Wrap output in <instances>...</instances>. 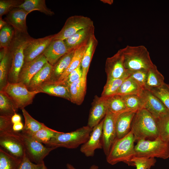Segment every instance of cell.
<instances>
[{
    "label": "cell",
    "mask_w": 169,
    "mask_h": 169,
    "mask_svg": "<svg viewBox=\"0 0 169 169\" xmlns=\"http://www.w3.org/2000/svg\"><path fill=\"white\" fill-rule=\"evenodd\" d=\"M28 33L15 30L14 35L9 48L10 55V65L8 82H18L19 75L24 63V50L33 38Z\"/></svg>",
    "instance_id": "6da1fadb"
},
{
    "label": "cell",
    "mask_w": 169,
    "mask_h": 169,
    "mask_svg": "<svg viewBox=\"0 0 169 169\" xmlns=\"http://www.w3.org/2000/svg\"><path fill=\"white\" fill-rule=\"evenodd\" d=\"M131 131L136 142L146 139L153 140L159 136L156 119L144 108L139 109L136 113Z\"/></svg>",
    "instance_id": "7a4b0ae2"
},
{
    "label": "cell",
    "mask_w": 169,
    "mask_h": 169,
    "mask_svg": "<svg viewBox=\"0 0 169 169\" xmlns=\"http://www.w3.org/2000/svg\"><path fill=\"white\" fill-rule=\"evenodd\" d=\"M135 142L131 131L123 137L116 139L106 156L107 162L114 165L122 162L129 166H134L132 161L135 157Z\"/></svg>",
    "instance_id": "3957f363"
},
{
    "label": "cell",
    "mask_w": 169,
    "mask_h": 169,
    "mask_svg": "<svg viewBox=\"0 0 169 169\" xmlns=\"http://www.w3.org/2000/svg\"><path fill=\"white\" fill-rule=\"evenodd\" d=\"M120 50L125 67L128 71L148 70L154 64L151 59L147 49L143 45H128Z\"/></svg>",
    "instance_id": "277c9868"
},
{
    "label": "cell",
    "mask_w": 169,
    "mask_h": 169,
    "mask_svg": "<svg viewBox=\"0 0 169 169\" xmlns=\"http://www.w3.org/2000/svg\"><path fill=\"white\" fill-rule=\"evenodd\" d=\"M93 130L88 125L68 133L59 132L44 144L47 147L74 149L86 142Z\"/></svg>",
    "instance_id": "5b68a950"
},
{
    "label": "cell",
    "mask_w": 169,
    "mask_h": 169,
    "mask_svg": "<svg viewBox=\"0 0 169 169\" xmlns=\"http://www.w3.org/2000/svg\"><path fill=\"white\" fill-rule=\"evenodd\" d=\"M137 142L135 146L136 157L164 159L169 157V142L163 140L159 136L152 140H143Z\"/></svg>",
    "instance_id": "8992f818"
},
{
    "label": "cell",
    "mask_w": 169,
    "mask_h": 169,
    "mask_svg": "<svg viewBox=\"0 0 169 169\" xmlns=\"http://www.w3.org/2000/svg\"><path fill=\"white\" fill-rule=\"evenodd\" d=\"M1 90L12 100L18 109L21 110L31 104L35 96L39 93L36 91H29L27 86L21 82H8Z\"/></svg>",
    "instance_id": "52a82bcc"
},
{
    "label": "cell",
    "mask_w": 169,
    "mask_h": 169,
    "mask_svg": "<svg viewBox=\"0 0 169 169\" xmlns=\"http://www.w3.org/2000/svg\"><path fill=\"white\" fill-rule=\"evenodd\" d=\"M0 147L13 156L22 159L25 150L21 133L13 130L0 133Z\"/></svg>",
    "instance_id": "ba28073f"
},
{
    "label": "cell",
    "mask_w": 169,
    "mask_h": 169,
    "mask_svg": "<svg viewBox=\"0 0 169 169\" xmlns=\"http://www.w3.org/2000/svg\"><path fill=\"white\" fill-rule=\"evenodd\" d=\"M93 25V22L89 17L81 15L70 16L66 20L61 30L54 34L53 39L64 40L79 30Z\"/></svg>",
    "instance_id": "9c48e42d"
},
{
    "label": "cell",
    "mask_w": 169,
    "mask_h": 169,
    "mask_svg": "<svg viewBox=\"0 0 169 169\" xmlns=\"http://www.w3.org/2000/svg\"><path fill=\"white\" fill-rule=\"evenodd\" d=\"M22 134L25 147V154L31 161L36 164L44 163L43 160L45 157L50 151L56 149L55 147L45 146L31 136Z\"/></svg>",
    "instance_id": "30bf717a"
},
{
    "label": "cell",
    "mask_w": 169,
    "mask_h": 169,
    "mask_svg": "<svg viewBox=\"0 0 169 169\" xmlns=\"http://www.w3.org/2000/svg\"><path fill=\"white\" fill-rule=\"evenodd\" d=\"M117 114L108 110L103 119L102 134L103 149L106 156L109 154L117 138L116 120Z\"/></svg>",
    "instance_id": "8fae6325"
},
{
    "label": "cell",
    "mask_w": 169,
    "mask_h": 169,
    "mask_svg": "<svg viewBox=\"0 0 169 169\" xmlns=\"http://www.w3.org/2000/svg\"><path fill=\"white\" fill-rule=\"evenodd\" d=\"M105 71L107 79L121 78L129 76L128 71L125 67L121 51L119 50L106 61Z\"/></svg>",
    "instance_id": "7c38bea8"
},
{
    "label": "cell",
    "mask_w": 169,
    "mask_h": 169,
    "mask_svg": "<svg viewBox=\"0 0 169 169\" xmlns=\"http://www.w3.org/2000/svg\"><path fill=\"white\" fill-rule=\"evenodd\" d=\"M140 95L143 101V107L155 118L169 112L161 101L151 91L144 90Z\"/></svg>",
    "instance_id": "4fadbf2b"
},
{
    "label": "cell",
    "mask_w": 169,
    "mask_h": 169,
    "mask_svg": "<svg viewBox=\"0 0 169 169\" xmlns=\"http://www.w3.org/2000/svg\"><path fill=\"white\" fill-rule=\"evenodd\" d=\"M103 122V119L93 128L89 139L81 146L80 151L87 157L93 156L96 150L103 148L102 134Z\"/></svg>",
    "instance_id": "5bb4252c"
},
{
    "label": "cell",
    "mask_w": 169,
    "mask_h": 169,
    "mask_svg": "<svg viewBox=\"0 0 169 169\" xmlns=\"http://www.w3.org/2000/svg\"><path fill=\"white\" fill-rule=\"evenodd\" d=\"M54 37V34L38 39L33 38L24 49V62L33 60L42 54Z\"/></svg>",
    "instance_id": "9a60e30c"
},
{
    "label": "cell",
    "mask_w": 169,
    "mask_h": 169,
    "mask_svg": "<svg viewBox=\"0 0 169 169\" xmlns=\"http://www.w3.org/2000/svg\"><path fill=\"white\" fill-rule=\"evenodd\" d=\"M48 62L42 54L33 60L25 62L20 71L18 82H21L27 87L34 75Z\"/></svg>",
    "instance_id": "2e32d148"
},
{
    "label": "cell",
    "mask_w": 169,
    "mask_h": 169,
    "mask_svg": "<svg viewBox=\"0 0 169 169\" xmlns=\"http://www.w3.org/2000/svg\"><path fill=\"white\" fill-rule=\"evenodd\" d=\"M108 110L107 97H95L90 111L87 125L93 128L98 125L105 117Z\"/></svg>",
    "instance_id": "e0dca14e"
},
{
    "label": "cell",
    "mask_w": 169,
    "mask_h": 169,
    "mask_svg": "<svg viewBox=\"0 0 169 169\" xmlns=\"http://www.w3.org/2000/svg\"><path fill=\"white\" fill-rule=\"evenodd\" d=\"M71 51L68 47L64 40L53 39L42 54L48 62L53 65L62 56Z\"/></svg>",
    "instance_id": "ac0fdd59"
},
{
    "label": "cell",
    "mask_w": 169,
    "mask_h": 169,
    "mask_svg": "<svg viewBox=\"0 0 169 169\" xmlns=\"http://www.w3.org/2000/svg\"><path fill=\"white\" fill-rule=\"evenodd\" d=\"M94 25L82 29L71 37L64 40L71 50H75L82 46L89 44L91 37L94 35Z\"/></svg>",
    "instance_id": "d6986e66"
},
{
    "label": "cell",
    "mask_w": 169,
    "mask_h": 169,
    "mask_svg": "<svg viewBox=\"0 0 169 169\" xmlns=\"http://www.w3.org/2000/svg\"><path fill=\"white\" fill-rule=\"evenodd\" d=\"M29 13L23 9L16 8L13 9L6 15L5 21L12 26L15 30L19 32L28 33L26 19Z\"/></svg>",
    "instance_id": "ffe728a7"
},
{
    "label": "cell",
    "mask_w": 169,
    "mask_h": 169,
    "mask_svg": "<svg viewBox=\"0 0 169 169\" xmlns=\"http://www.w3.org/2000/svg\"><path fill=\"white\" fill-rule=\"evenodd\" d=\"M137 111L127 110L117 114L116 120V139L123 137L131 131V123Z\"/></svg>",
    "instance_id": "44dd1931"
},
{
    "label": "cell",
    "mask_w": 169,
    "mask_h": 169,
    "mask_svg": "<svg viewBox=\"0 0 169 169\" xmlns=\"http://www.w3.org/2000/svg\"><path fill=\"white\" fill-rule=\"evenodd\" d=\"M35 91L63 98L70 101L69 87L58 84L55 82H46L38 88Z\"/></svg>",
    "instance_id": "7402d4cb"
},
{
    "label": "cell",
    "mask_w": 169,
    "mask_h": 169,
    "mask_svg": "<svg viewBox=\"0 0 169 169\" xmlns=\"http://www.w3.org/2000/svg\"><path fill=\"white\" fill-rule=\"evenodd\" d=\"M75 50L64 55L53 65L49 81L56 82L58 80L68 67L74 54Z\"/></svg>",
    "instance_id": "603a6c76"
},
{
    "label": "cell",
    "mask_w": 169,
    "mask_h": 169,
    "mask_svg": "<svg viewBox=\"0 0 169 169\" xmlns=\"http://www.w3.org/2000/svg\"><path fill=\"white\" fill-rule=\"evenodd\" d=\"M53 65L47 62L31 79L27 88L30 91L36 89L45 82L49 80Z\"/></svg>",
    "instance_id": "cb8c5ba5"
},
{
    "label": "cell",
    "mask_w": 169,
    "mask_h": 169,
    "mask_svg": "<svg viewBox=\"0 0 169 169\" xmlns=\"http://www.w3.org/2000/svg\"><path fill=\"white\" fill-rule=\"evenodd\" d=\"M70 95V101L77 105L82 103L86 89V82L82 77L71 84L69 87Z\"/></svg>",
    "instance_id": "d4e9b609"
},
{
    "label": "cell",
    "mask_w": 169,
    "mask_h": 169,
    "mask_svg": "<svg viewBox=\"0 0 169 169\" xmlns=\"http://www.w3.org/2000/svg\"><path fill=\"white\" fill-rule=\"evenodd\" d=\"M98 43V40L94 34L90 40L81 61V65L82 73V78L86 82L90 64Z\"/></svg>",
    "instance_id": "484cf974"
},
{
    "label": "cell",
    "mask_w": 169,
    "mask_h": 169,
    "mask_svg": "<svg viewBox=\"0 0 169 169\" xmlns=\"http://www.w3.org/2000/svg\"><path fill=\"white\" fill-rule=\"evenodd\" d=\"M164 77L158 70L156 66L154 65L148 70L144 90L151 91L161 86L165 83Z\"/></svg>",
    "instance_id": "4316f807"
},
{
    "label": "cell",
    "mask_w": 169,
    "mask_h": 169,
    "mask_svg": "<svg viewBox=\"0 0 169 169\" xmlns=\"http://www.w3.org/2000/svg\"><path fill=\"white\" fill-rule=\"evenodd\" d=\"M27 12L38 11L49 16H52L54 13L46 6L45 0H24V3L18 6Z\"/></svg>",
    "instance_id": "83f0119b"
},
{
    "label": "cell",
    "mask_w": 169,
    "mask_h": 169,
    "mask_svg": "<svg viewBox=\"0 0 169 169\" xmlns=\"http://www.w3.org/2000/svg\"><path fill=\"white\" fill-rule=\"evenodd\" d=\"M144 90L135 80L129 76L121 84L116 95L120 96L140 95Z\"/></svg>",
    "instance_id": "f1b7e54d"
},
{
    "label": "cell",
    "mask_w": 169,
    "mask_h": 169,
    "mask_svg": "<svg viewBox=\"0 0 169 169\" xmlns=\"http://www.w3.org/2000/svg\"><path fill=\"white\" fill-rule=\"evenodd\" d=\"M21 110L25 121L22 133L31 136L43 127L44 125V123H41L34 119L24 108Z\"/></svg>",
    "instance_id": "f546056e"
},
{
    "label": "cell",
    "mask_w": 169,
    "mask_h": 169,
    "mask_svg": "<svg viewBox=\"0 0 169 169\" xmlns=\"http://www.w3.org/2000/svg\"><path fill=\"white\" fill-rule=\"evenodd\" d=\"M18 110L12 100L5 92L0 91V115L12 117Z\"/></svg>",
    "instance_id": "4dcf8cb0"
},
{
    "label": "cell",
    "mask_w": 169,
    "mask_h": 169,
    "mask_svg": "<svg viewBox=\"0 0 169 169\" xmlns=\"http://www.w3.org/2000/svg\"><path fill=\"white\" fill-rule=\"evenodd\" d=\"M88 44L80 46L75 50L74 54L68 67L57 81L63 79L79 66Z\"/></svg>",
    "instance_id": "1f68e13d"
},
{
    "label": "cell",
    "mask_w": 169,
    "mask_h": 169,
    "mask_svg": "<svg viewBox=\"0 0 169 169\" xmlns=\"http://www.w3.org/2000/svg\"><path fill=\"white\" fill-rule=\"evenodd\" d=\"M0 61V91L5 87L8 82L10 65V55L8 48H7L4 57Z\"/></svg>",
    "instance_id": "d6a6232c"
},
{
    "label": "cell",
    "mask_w": 169,
    "mask_h": 169,
    "mask_svg": "<svg viewBox=\"0 0 169 169\" xmlns=\"http://www.w3.org/2000/svg\"><path fill=\"white\" fill-rule=\"evenodd\" d=\"M106 97L108 110L111 112L118 114L129 110L121 96L116 95Z\"/></svg>",
    "instance_id": "836d02e7"
},
{
    "label": "cell",
    "mask_w": 169,
    "mask_h": 169,
    "mask_svg": "<svg viewBox=\"0 0 169 169\" xmlns=\"http://www.w3.org/2000/svg\"><path fill=\"white\" fill-rule=\"evenodd\" d=\"M21 159L13 156L0 148V169H16Z\"/></svg>",
    "instance_id": "e575fe53"
},
{
    "label": "cell",
    "mask_w": 169,
    "mask_h": 169,
    "mask_svg": "<svg viewBox=\"0 0 169 169\" xmlns=\"http://www.w3.org/2000/svg\"><path fill=\"white\" fill-rule=\"evenodd\" d=\"M128 77L107 79L106 82L104 86L101 96L108 97L116 95L121 84Z\"/></svg>",
    "instance_id": "d590c367"
},
{
    "label": "cell",
    "mask_w": 169,
    "mask_h": 169,
    "mask_svg": "<svg viewBox=\"0 0 169 169\" xmlns=\"http://www.w3.org/2000/svg\"><path fill=\"white\" fill-rule=\"evenodd\" d=\"M15 33L14 28L8 23L0 31V48H8L10 46Z\"/></svg>",
    "instance_id": "8d00e7d4"
},
{
    "label": "cell",
    "mask_w": 169,
    "mask_h": 169,
    "mask_svg": "<svg viewBox=\"0 0 169 169\" xmlns=\"http://www.w3.org/2000/svg\"><path fill=\"white\" fill-rule=\"evenodd\" d=\"M59 132L48 127L44 124L41 129L29 136L37 141L45 144Z\"/></svg>",
    "instance_id": "74e56055"
},
{
    "label": "cell",
    "mask_w": 169,
    "mask_h": 169,
    "mask_svg": "<svg viewBox=\"0 0 169 169\" xmlns=\"http://www.w3.org/2000/svg\"><path fill=\"white\" fill-rule=\"evenodd\" d=\"M159 136L169 142V112L156 119Z\"/></svg>",
    "instance_id": "f35d334b"
},
{
    "label": "cell",
    "mask_w": 169,
    "mask_h": 169,
    "mask_svg": "<svg viewBox=\"0 0 169 169\" xmlns=\"http://www.w3.org/2000/svg\"><path fill=\"white\" fill-rule=\"evenodd\" d=\"M129 110L137 111L143 107V101L140 95L132 94L121 96Z\"/></svg>",
    "instance_id": "ab89813d"
},
{
    "label": "cell",
    "mask_w": 169,
    "mask_h": 169,
    "mask_svg": "<svg viewBox=\"0 0 169 169\" xmlns=\"http://www.w3.org/2000/svg\"><path fill=\"white\" fill-rule=\"evenodd\" d=\"M150 91L158 97L169 110V84L164 83L161 86Z\"/></svg>",
    "instance_id": "60d3db41"
},
{
    "label": "cell",
    "mask_w": 169,
    "mask_h": 169,
    "mask_svg": "<svg viewBox=\"0 0 169 169\" xmlns=\"http://www.w3.org/2000/svg\"><path fill=\"white\" fill-rule=\"evenodd\" d=\"M82 74L80 64L78 68L71 72L63 79L55 82L58 84L69 87L73 83L81 78L82 77Z\"/></svg>",
    "instance_id": "b9f144b4"
},
{
    "label": "cell",
    "mask_w": 169,
    "mask_h": 169,
    "mask_svg": "<svg viewBox=\"0 0 169 169\" xmlns=\"http://www.w3.org/2000/svg\"><path fill=\"white\" fill-rule=\"evenodd\" d=\"M24 0H0V17L7 14L13 9L23 4Z\"/></svg>",
    "instance_id": "7bdbcfd3"
},
{
    "label": "cell",
    "mask_w": 169,
    "mask_h": 169,
    "mask_svg": "<svg viewBox=\"0 0 169 169\" xmlns=\"http://www.w3.org/2000/svg\"><path fill=\"white\" fill-rule=\"evenodd\" d=\"M132 161L136 169H150L156 162L155 158L136 156Z\"/></svg>",
    "instance_id": "ee69618b"
},
{
    "label": "cell",
    "mask_w": 169,
    "mask_h": 169,
    "mask_svg": "<svg viewBox=\"0 0 169 169\" xmlns=\"http://www.w3.org/2000/svg\"><path fill=\"white\" fill-rule=\"evenodd\" d=\"M148 70L142 69L128 71L129 77L135 80L144 89L146 80Z\"/></svg>",
    "instance_id": "f6af8a7d"
},
{
    "label": "cell",
    "mask_w": 169,
    "mask_h": 169,
    "mask_svg": "<svg viewBox=\"0 0 169 169\" xmlns=\"http://www.w3.org/2000/svg\"><path fill=\"white\" fill-rule=\"evenodd\" d=\"M44 164L33 163L25 154L16 169H42Z\"/></svg>",
    "instance_id": "bcb514c9"
},
{
    "label": "cell",
    "mask_w": 169,
    "mask_h": 169,
    "mask_svg": "<svg viewBox=\"0 0 169 169\" xmlns=\"http://www.w3.org/2000/svg\"><path fill=\"white\" fill-rule=\"evenodd\" d=\"M11 117L0 115V133L13 130Z\"/></svg>",
    "instance_id": "7dc6e473"
},
{
    "label": "cell",
    "mask_w": 169,
    "mask_h": 169,
    "mask_svg": "<svg viewBox=\"0 0 169 169\" xmlns=\"http://www.w3.org/2000/svg\"><path fill=\"white\" fill-rule=\"evenodd\" d=\"M24 127V125L21 121L13 124V130L16 132H19L22 131Z\"/></svg>",
    "instance_id": "c3c4849f"
},
{
    "label": "cell",
    "mask_w": 169,
    "mask_h": 169,
    "mask_svg": "<svg viewBox=\"0 0 169 169\" xmlns=\"http://www.w3.org/2000/svg\"><path fill=\"white\" fill-rule=\"evenodd\" d=\"M21 117L17 113H15L11 117V121L13 124L21 122Z\"/></svg>",
    "instance_id": "681fc988"
},
{
    "label": "cell",
    "mask_w": 169,
    "mask_h": 169,
    "mask_svg": "<svg viewBox=\"0 0 169 169\" xmlns=\"http://www.w3.org/2000/svg\"><path fill=\"white\" fill-rule=\"evenodd\" d=\"M67 169H76L72 165L67 163L66 165ZM98 166L96 165H92L89 169H98Z\"/></svg>",
    "instance_id": "f907efd6"
},
{
    "label": "cell",
    "mask_w": 169,
    "mask_h": 169,
    "mask_svg": "<svg viewBox=\"0 0 169 169\" xmlns=\"http://www.w3.org/2000/svg\"><path fill=\"white\" fill-rule=\"evenodd\" d=\"M7 48H1L0 49V61H1L3 58L4 57Z\"/></svg>",
    "instance_id": "816d5d0a"
},
{
    "label": "cell",
    "mask_w": 169,
    "mask_h": 169,
    "mask_svg": "<svg viewBox=\"0 0 169 169\" xmlns=\"http://www.w3.org/2000/svg\"><path fill=\"white\" fill-rule=\"evenodd\" d=\"M8 23L3 20L2 17H0V30L1 29Z\"/></svg>",
    "instance_id": "f5cc1de1"
},
{
    "label": "cell",
    "mask_w": 169,
    "mask_h": 169,
    "mask_svg": "<svg viewBox=\"0 0 169 169\" xmlns=\"http://www.w3.org/2000/svg\"><path fill=\"white\" fill-rule=\"evenodd\" d=\"M103 3L107 4L109 5H111L113 3L114 1L113 0H100Z\"/></svg>",
    "instance_id": "db71d44e"
},
{
    "label": "cell",
    "mask_w": 169,
    "mask_h": 169,
    "mask_svg": "<svg viewBox=\"0 0 169 169\" xmlns=\"http://www.w3.org/2000/svg\"><path fill=\"white\" fill-rule=\"evenodd\" d=\"M42 169H47V167L44 164L43 166V168Z\"/></svg>",
    "instance_id": "11a10c76"
}]
</instances>
